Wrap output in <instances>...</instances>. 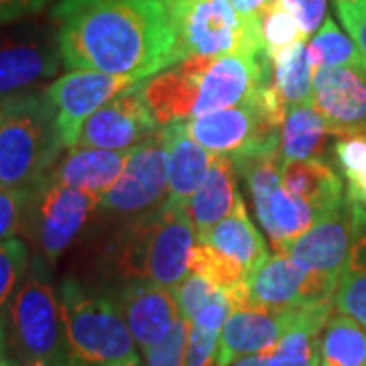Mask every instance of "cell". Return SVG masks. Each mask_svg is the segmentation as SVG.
Here are the masks:
<instances>
[{
	"label": "cell",
	"instance_id": "8992f818",
	"mask_svg": "<svg viewBox=\"0 0 366 366\" xmlns=\"http://www.w3.org/2000/svg\"><path fill=\"white\" fill-rule=\"evenodd\" d=\"M179 57L267 53L261 19H247L228 0H167ZM269 55V53H267Z\"/></svg>",
	"mask_w": 366,
	"mask_h": 366
},
{
	"label": "cell",
	"instance_id": "5b68a950",
	"mask_svg": "<svg viewBox=\"0 0 366 366\" xmlns=\"http://www.w3.org/2000/svg\"><path fill=\"white\" fill-rule=\"evenodd\" d=\"M9 344L19 366H74L53 267L33 254L9 310Z\"/></svg>",
	"mask_w": 366,
	"mask_h": 366
},
{
	"label": "cell",
	"instance_id": "4dcf8cb0",
	"mask_svg": "<svg viewBox=\"0 0 366 366\" xmlns=\"http://www.w3.org/2000/svg\"><path fill=\"white\" fill-rule=\"evenodd\" d=\"M29 264V247L23 238L0 242V315L9 317L11 303L25 281Z\"/></svg>",
	"mask_w": 366,
	"mask_h": 366
},
{
	"label": "cell",
	"instance_id": "6da1fadb",
	"mask_svg": "<svg viewBox=\"0 0 366 366\" xmlns=\"http://www.w3.org/2000/svg\"><path fill=\"white\" fill-rule=\"evenodd\" d=\"M49 19L69 69L143 81L182 61L167 0H59Z\"/></svg>",
	"mask_w": 366,
	"mask_h": 366
},
{
	"label": "cell",
	"instance_id": "83f0119b",
	"mask_svg": "<svg viewBox=\"0 0 366 366\" xmlns=\"http://www.w3.org/2000/svg\"><path fill=\"white\" fill-rule=\"evenodd\" d=\"M322 366H366V327L348 315L327 320L320 346Z\"/></svg>",
	"mask_w": 366,
	"mask_h": 366
},
{
	"label": "cell",
	"instance_id": "f35d334b",
	"mask_svg": "<svg viewBox=\"0 0 366 366\" xmlns=\"http://www.w3.org/2000/svg\"><path fill=\"white\" fill-rule=\"evenodd\" d=\"M51 0H0V25L25 21L43 13Z\"/></svg>",
	"mask_w": 366,
	"mask_h": 366
},
{
	"label": "cell",
	"instance_id": "2e32d148",
	"mask_svg": "<svg viewBox=\"0 0 366 366\" xmlns=\"http://www.w3.org/2000/svg\"><path fill=\"white\" fill-rule=\"evenodd\" d=\"M295 312L297 307H236L220 332L218 366H230L244 356L269 352L293 324Z\"/></svg>",
	"mask_w": 366,
	"mask_h": 366
},
{
	"label": "cell",
	"instance_id": "9a60e30c",
	"mask_svg": "<svg viewBox=\"0 0 366 366\" xmlns=\"http://www.w3.org/2000/svg\"><path fill=\"white\" fill-rule=\"evenodd\" d=\"M137 346L147 352L167 338L179 322L182 312L175 291L151 281H122L110 289Z\"/></svg>",
	"mask_w": 366,
	"mask_h": 366
},
{
	"label": "cell",
	"instance_id": "b9f144b4",
	"mask_svg": "<svg viewBox=\"0 0 366 366\" xmlns=\"http://www.w3.org/2000/svg\"><path fill=\"white\" fill-rule=\"evenodd\" d=\"M230 366H267V352L244 356V358L236 360L234 365H230Z\"/></svg>",
	"mask_w": 366,
	"mask_h": 366
},
{
	"label": "cell",
	"instance_id": "ee69618b",
	"mask_svg": "<svg viewBox=\"0 0 366 366\" xmlns=\"http://www.w3.org/2000/svg\"><path fill=\"white\" fill-rule=\"evenodd\" d=\"M0 366H16L13 362V360H9V358H2V360H0Z\"/></svg>",
	"mask_w": 366,
	"mask_h": 366
},
{
	"label": "cell",
	"instance_id": "3957f363",
	"mask_svg": "<svg viewBox=\"0 0 366 366\" xmlns=\"http://www.w3.org/2000/svg\"><path fill=\"white\" fill-rule=\"evenodd\" d=\"M67 151L47 92L0 100V187L26 189L43 179Z\"/></svg>",
	"mask_w": 366,
	"mask_h": 366
},
{
	"label": "cell",
	"instance_id": "e0dca14e",
	"mask_svg": "<svg viewBox=\"0 0 366 366\" xmlns=\"http://www.w3.org/2000/svg\"><path fill=\"white\" fill-rule=\"evenodd\" d=\"M352 236L354 202L346 197L340 206L320 216L317 222L293 240L285 252L314 271L340 277L352 249Z\"/></svg>",
	"mask_w": 366,
	"mask_h": 366
},
{
	"label": "cell",
	"instance_id": "8fae6325",
	"mask_svg": "<svg viewBox=\"0 0 366 366\" xmlns=\"http://www.w3.org/2000/svg\"><path fill=\"white\" fill-rule=\"evenodd\" d=\"M185 61L197 79L194 117H204L216 110L244 104L262 88L273 84V61L267 53L187 57Z\"/></svg>",
	"mask_w": 366,
	"mask_h": 366
},
{
	"label": "cell",
	"instance_id": "e575fe53",
	"mask_svg": "<svg viewBox=\"0 0 366 366\" xmlns=\"http://www.w3.org/2000/svg\"><path fill=\"white\" fill-rule=\"evenodd\" d=\"M189 327L192 322L179 317V322L167 334V338H163L157 346L144 352V366H185Z\"/></svg>",
	"mask_w": 366,
	"mask_h": 366
},
{
	"label": "cell",
	"instance_id": "7a4b0ae2",
	"mask_svg": "<svg viewBox=\"0 0 366 366\" xmlns=\"http://www.w3.org/2000/svg\"><path fill=\"white\" fill-rule=\"evenodd\" d=\"M197 244L196 226L187 208L165 202L134 218L118 234L114 271L122 281H151L177 287L189 274V254Z\"/></svg>",
	"mask_w": 366,
	"mask_h": 366
},
{
	"label": "cell",
	"instance_id": "74e56055",
	"mask_svg": "<svg viewBox=\"0 0 366 366\" xmlns=\"http://www.w3.org/2000/svg\"><path fill=\"white\" fill-rule=\"evenodd\" d=\"M336 13L356 43L366 66V0L358 4H336Z\"/></svg>",
	"mask_w": 366,
	"mask_h": 366
},
{
	"label": "cell",
	"instance_id": "ffe728a7",
	"mask_svg": "<svg viewBox=\"0 0 366 366\" xmlns=\"http://www.w3.org/2000/svg\"><path fill=\"white\" fill-rule=\"evenodd\" d=\"M234 161L230 157H214L208 175L189 199V218L196 226L197 242H202L216 224L230 216L242 199L236 182Z\"/></svg>",
	"mask_w": 366,
	"mask_h": 366
},
{
	"label": "cell",
	"instance_id": "7402d4cb",
	"mask_svg": "<svg viewBox=\"0 0 366 366\" xmlns=\"http://www.w3.org/2000/svg\"><path fill=\"white\" fill-rule=\"evenodd\" d=\"M144 98L161 127L185 122L194 117L197 102V79L183 59L177 66L144 79Z\"/></svg>",
	"mask_w": 366,
	"mask_h": 366
},
{
	"label": "cell",
	"instance_id": "836d02e7",
	"mask_svg": "<svg viewBox=\"0 0 366 366\" xmlns=\"http://www.w3.org/2000/svg\"><path fill=\"white\" fill-rule=\"evenodd\" d=\"M173 291H175V300H177V305H179L182 317L192 322L197 312L204 305H208L209 301L216 300L224 289L208 281L202 274L189 273L177 287H173Z\"/></svg>",
	"mask_w": 366,
	"mask_h": 366
},
{
	"label": "cell",
	"instance_id": "1f68e13d",
	"mask_svg": "<svg viewBox=\"0 0 366 366\" xmlns=\"http://www.w3.org/2000/svg\"><path fill=\"white\" fill-rule=\"evenodd\" d=\"M189 273L202 274L222 289H234L236 285L244 283L249 277L247 271L240 269L236 262L226 259L209 244H202V242H197L189 254Z\"/></svg>",
	"mask_w": 366,
	"mask_h": 366
},
{
	"label": "cell",
	"instance_id": "5bb4252c",
	"mask_svg": "<svg viewBox=\"0 0 366 366\" xmlns=\"http://www.w3.org/2000/svg\"><path fill=\"white\" fill-rule=\"evenodd\" d=\"M312 102L332 137L366 132V66L324 67L314 74Z\"/></svg>",
	"mask_w": 366,
	"mask_h": 366
},
{
	"label": "cell",
	"instance_id": "f546056e",
	"mask_svg": "<svg viewBox=\"0 0 366 366\" xmlns=\"http://www.w3.org/2000/svg\"><path fill=\"white\" fill-rule=\"evenodd\" d=\"M334 151L346 179V197L366 208V132L340 137Z\"/></svg>",
	"mask_w": 366,
	"mask_h": 366
},
{
	"label": "cell",
	"instance_id": "4fadbf2b",
	"mask_svg": "<svg viewBox=\"0 0 366 366\" xmlns=\"http://www.w3.org/2000/svg\"><path fill=\"white\" fill-rule=\"evenodd\" d=\"M134 84H139V79L90 69H71L66 76L47 84L45 92L55 106L57 127L66 149H74L78 144L84 122L96 110Z\"/></svg>",
	"mask_w": 366,
	"mask_h": 366
},
{
	"label": "cell",
	"instance_id": "484cf974",
	"mask_svg": "<svg viewBox=\"0 0 366 366\" xmlns=\"http://www.w3.org/2000/svg\"><path fill=\"white\" fill-rule=\"evenodd\" d=\"M334 307L366 327V209L358 204H354L352 249L340 273Z\"/></svg>",
	"mask_w": 366,
	"mask_h": 366
},
{
	"label": "cell",
	"instance_id": "52a82bcc",
	"mask_svg": "<svg viewBox=\"0 0 366 366\" xmlns=\"http://www.w3.org/2000/svg\"><path fill=\"white\" fill-rule=\"evenodd\" d=\"M98 208L100 197L53 182L47 173L31 187L23 220V228L35 247V254H41L55 267Z\"/></svg>",
	"mask_w": 366,
	"mask_h": 366
},
{
	"label": "cell",
	"instance_id": "277c9868",
	"mask_svg": "<svg viewBox=\"0 0 366 366\" xmlns=\"http://www.w3.org/2000/svg\"><path fill=\"white\" fill-rule=\"evenodd\" d=\"M59 301L74 366H139L137 342L110 291L66 277Z\"/></svg>",
	"mask_w": 366,
	"mask_h": 366
},
{
	"label": "cell",
	"instance_id": "9c48e42d",
	"mask_svg": "<svg viewBox=\"0 0 366 366\" xmlns=\"http://www.w3.org/2000/svg\"><path fill=\"white\" fill-rule=\"evenodd\" d=\"M169 144L165 129L132 149L117 183L100 197V209L124 220H134L161 208L169 194Z\"/></svg>",
	"mask_w": 366,
	"mask_h": 366
},
{
	"label": "cell",
	"instance_id": "8d00e7d4",
	"mask_svg": "<svg viewBox=\"0 0 366 366\" xmlns=\"http://www.w3.org/2000/svg\"><path fill=\"white\" fill-rule=\"evenodd\" d=\"M281 4L297 19L305 39L315 35L327 19V0H281Z\"/></svg>",
	"mask_w": 366,
	"mask_h": 366
},
{
	"label": "cell",
	"instance_id": "ac0fdd59",
	"mask_svg": "<svg viewBox=\"0 0 366 366\" xmlns=\"http://www.w3.org/2000/svg\"><path fill=\"white\" fill-rule=\"evenodd\" d=\"M127 159L129 153L74 147L67 149L66 155L55 163L49 177L61 185L102 197L117 183L127 165Z\"/></svg>",
	"mask_w": 366,
	"mask_h": 366
},
{
	"label": "cell",
	"instance_id": "7bdbcfd3",
	"mask_svg": "<svg viewBox=\"0 0 366 366\" xmlns=\"http://www.w3.org/2000/svg\"><path fill=\"white\" fill-rule=\"evenodd\" d=\"M362 0H334V4H358Z\"/></svg>",
	"mask_w": 366,
	"mask_h": 366
},
{
	"label": "cell",
	"instance_id": "ba28073f",
	"mask_svg": "<svg viewBox=\"0 0 366 366\" xmlns=\"http://www.w3.org/2000/svg\"><path fill=\"white\" fill-rule=\"evenodd\" d=\"M64 66L53 25H0V100L35 92Z\"/></svg>",
	"mask_w": 366,
	"mask_h": 366
},
{
	"label": "cell",
	"instance_id": "44dd1931",
	"mask_svg": "<svg viewBox=\"0 0 366 366\" xmlns=\"http://www.w3.org/2000/svg\"><path fill=\"white\" fill-rule=\"evenodd\" d=\"M334 301L297 307L289 330L267 352V366H320L322 332L332 317Z\"/></svg>",
	"mask_w": 366,
	"mask_h": 366
},
{
	"label": "cell",
	"instance_id": "d4e9b609",
	"mask_svg": "<svg viewBox=\"0 0 366 366\" xmlns=\"http://www.w3.org/2000/svg\"><path fill=\"white\" fill-rule=\"evenodd\" d=\"M327 137H332V132L324 117L315 110L314 102L291 106L285 112L279 132L281 161L322 159Z\"/></svg>",
	"mask_w": 366,
	"mask_h": 366
},
{
	"label": "cell",
	"instance_id": "d590c367",
	"mask_svg": "<svg viewBox=\"0 0 366 366\" xmlns=\"http://www.w3.org/2000/svg\"><path fill=\"white\" fill-rule=\"evenodd\" d=\"M29 197H31V187L26 189L0 187V242L14 238V234L23 228Z\"/></svg>",
	"mask_w": 366,
	"mask_h": 366
},
{
	"label": "cell",
	"instance_id": "30bf717a",
	"mask_svg": "<svg viewBox=\"0 0 366 366\" xmlns=\"http://www.w3.org/2000/svg\"><path fill=\"white\" fill-rule=\"evenodd\" d=\"M338 281L340 277L314 271L287 252H274L247 277L242 305L289 310L326 303L334 301Z\"/></svg>",
	"mask_w": 366,
	"mask_h": 366
},
{
	"label": "cell",
	"instance_id": "cb8c5ba5",
	"mask_svg": "<svg viewBox=\"0 0 366 366\" xmlns=\"http://www.w3.org/2000/svg\"><path fill=\"white\" fill-rule=\"evenodd\" d=\"M202 244H209L240 269H244L247 274L252 273L269 257L264 238L247 214L244 199L238 202L230 216H226L209 230Z\"/></svg>",
	"mask_w": 366,
	"mask_h": 366
},
{
	"label": "cell",
	"instance_id": "603a6c76",
	"mask_svg": "<svg viewBox=\"0 0 366 366\" xmlns=\"http://www.w3.org/2000/svg\"><path fill=\"white\" fill-rule=\"evenodd\" d=\"M281 185L324 216L346 199L342 177L324 159L281 163Z\"/></svg>",
	"mask_w": 366,
	"mask_h": 366
},
{
	"label": "cell",
	"instance_id": "d6a6232c",
	"mask_svg": "<svg viewBox=\"0 0 366 366\" xmlns=\"http://www.w3.org/2000/svg\"><path fill=\"white\" fill-rule=\"evenodd\" d=\"M262 41H264V49L269 53L271 61L279 53H283L289 47H293L295 43H301L305 39L300 23L287 9L279 2L273 9H269L262 14L261 19Z\"/></svg>",
	"mask_w": 366,
	"mask_h": 366
},
{
	"label": "cell",
	"instance_id": "4316f807",
	"mask_svg": "<svg viewBox=\"0 0 366 366\" xmlns=\"http://www.w3.org/2000/svg\"><path fill=\"white\" fill-rule=\"evenodd\" d=\"M314 69L307 57V43L301 41L273 57V90L281 106L312 102Z\"/></svg>",
	"mask_w": 366,
	"mask_h": 366
},
{
	"label": "cell",
	"instance_id": "7c38bea8",
	"mask_svg": "<svg viewBox=\"0 0 366 366\" xmlns=\"http://www.w3.org/2000/svg\"><path fill=\"white\" fill-rule=\"evenodd\" d=\"M144 81H139L96 110L81 127L76 147H92L104 151L131 153L139 144L155 137L159 124L147 104Z\"/></svg>",
	"mask_w": 366,
	"mask_h": 366
},
{
	"label": "cell",
	"instance_id": "ab89813d",
	"mask_svg": "<svg viewBox=\"0 0 366 366\" xmlns=\"http://www.w3.org/2000/svg\"><path fill=\"white\" fill-rule=\"evenodd\" d=\"M234 11L247 19H262V14L269 9H273L274 4H279L281 0H228Z\"/></svg>",
	"mask_w": 366,
	"mask_h": 366
},
{
	"label": "cell",
	"instance_id": "f1b7e54d",
	"mask_svg": "<svg viewBox=\"0 0 366 366\" xmlns=\"http://www.w3.org/2000/svg\"><path fill=\"white\" fill-rule=\"evenodd\" d=\"M307 57L314 74L324 67H342V66H360L362 55L358 51L356 43L350 35H344L342 29L334 19L327 16L324 25L315 33L312 41L307 43Z\"/></svg>",
	"mask_w": 366,
	"mask_h": 366
},
{
	"label": "cell",
	"instance_id": "d6986e66",
	"mask_svg": "<svg viewBox=\"0 0 366 366\" xmlns=\"http://www.w3.org/2000/svg\"><path fill=\"white\" fill-rule=\"evenodd\" d=\"M167 132L169 157H167V175H169V194L167 202L179 208H187L199 185L208 175L209 165L216 155L196 143L185 129V122H173L163 127Z\"/></svg>",
	"mask_w": 366,
	"mask_h": 366
},
{
	"label": "cell",
	"instance_id": "60d3db41",
	"mask_svg": "<svg viewBox=\"0 0 366 366\" xmlns=\"http://www.w3.org/2000/svg\"><path fill=\"white\" fill-rule=\"evenodd\" d=\"M9 350V317L0 315V360L6 358Z\"/></svg>",
	"mask_w": 366,
	"mask_h": 366
}]
</instances>
